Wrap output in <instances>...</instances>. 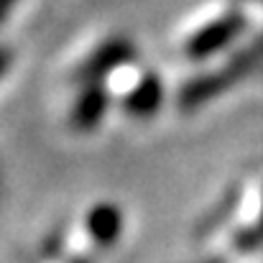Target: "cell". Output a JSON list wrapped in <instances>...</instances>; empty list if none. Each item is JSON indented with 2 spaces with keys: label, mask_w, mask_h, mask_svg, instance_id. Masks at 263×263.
<instances>
[{
  "label": "cell",
  "mask_w": 263,
  "mask_h": 263,
  "mask_svg": "<svg viewBox=\"0 0 263 263\" xmlns=\"http://www.w3.org/2000/svg\"><path fill=\"white\" fill-rule=\"evenodd\" d=\"M258 67H263V33L251 46L238 51L222 69L207 72V74H199V77L189 80L184 87L179 89V107L181 110H197L202 102H210L220 92L230 89L238 80L248 77Z\"/></svg>",
  "instance_id": "obj_1"
},
{
  "label": "cell",
  "mask_w": 263,
  "mask_h": 263,
  "mask_svg": "<svg viewBox=\"0 0 263 263\" xmlns=\"http://www.w3.org/2000/svg\"><path fill=\"white\" fill-rule=\"evenodd\" d=\"M133 59H136V44L125 36H112L89 51V57L77 69V80L85 85H97L120 67H128Z\"/></svg>",
  "instance_id": "obj_2"
},
{
  "label": "cell",
  "mask_w": 263,
  "mask_h": 263,
  "mask_svg": "<svg viewBox=\"0 0 263 263\" xmlns=\"http://www.w3.org/2000/svg\"><path fill=\"white\" fill-rule=\"evenodd\" d=\"M246 28V18L240 13H228L212 23H207L204 28H199L189 41H186V57L189 59H207L217 51H222L240 31Z\"/></svg>",
  "instance_id": "obj_3"
},
{
  "label": "cell",
  "mask_w": 263,
  "mask_h": 263,
  "mask_svg": "<svg viewBox=\"0 0 263 263\" xmlns=\"http://www.w3.org/2000/svg\"><path fill=\"white\" fill-rule=\"evenodd\" d=\"M110 107V95L107 89L102 87V82L97 85H85L82 92L77 95L74 105H72V112H69V120L77 130H92L100 125V120L105 118Z\"/></svg>",
  "instance_id": "obj_4"
},
{
  "label": "cell",
  "mask_w": 263,
  "mask_h": 263,
  "mask_svg": "<svg viewBox=\"0 0 263 263\" xmlns=\"http://www.w3.org/2000/svg\"><path fill=\"white\" fill-rule=\"evenodd\" d=\"M161 102H164V85H161V80L154 72L143 74L136 82V87L130 89L125 95V100H123L125 110L130 115H136V118H151V115H156L159 107H161Z\"/></svg>",
  "instance_id": "obj_5"
},
{
  "label": "cell",
  "mask_w": 263,
  "mask_h": 263,
  "mask_svg": "<svg viewBox=\"0 0 263 263\" xmlns=\"http://www.w3.org/2000/svg\"><path fill=\"white\" fill-rule=\"evenodd\" d=\"M120 225H123V217H120V212H118L115 207H110V204H100V207H95V212L89 215V230H92L95 238L102 240V243L115 240V235L120 233Z\"/></svg>",
  "instance_id": "obj_6"
},
{
  "label": "cell",
  "mask_w": 263,
  "mask_h": 263,
  "mask_svg": "<svg viewBox=\"0 0 263 263\" xmlns=\"http://www.w3.org/2000/svg\"><path fill=\"white\" fill-rule=\"evenodd\" d=\"M10 62H13V54H10V49L0 44V77H3V74L8 72V67H10Z\"/></svg>",
  "instance_id": "obj_7"
},
{
  "label": "cell",
  "mask_w": 263,
  "mask_h": 263,
  "mask_svg": "<svg viewBox=\"0 0 263 263\" xmlns=\"http://www.w3.org/2000/svg\"><path fill=\"white\" fill-rule=\"evenodd\" d=\"M15 3H18V0H0V23H3V21L10 15V13H13Z\"/></svg>",
  "instance_id": "obj_8"
},
{
  "label": "cell",
  "mask_w": 263,
  "mask_h": 263,
  "mask_svg": "<svg viewBox=\"0 0 263 263\" xmlns=\"http://www.w3.org/2000/svg\"><path fill=\"white\" fill-rule=\"evenodd\" d=\"M258 235H261V240H263V225H261V228H258Z\"/></svg>",
  "instance_id": "obj_9"
}]
</instances>
